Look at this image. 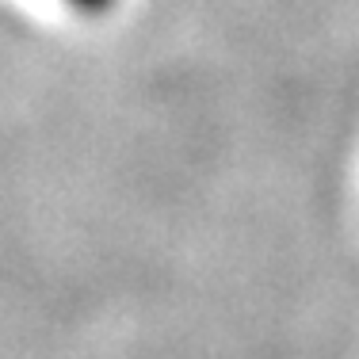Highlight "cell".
Segmentation results:
<instances>
[{"label":"cell","mask_w":359,"mask_h":359,"mask_svg":"<svg viewBox=\"0 0 359 359\" xmlns=\"http://www.w3.org/2000/svg\"><path fill=\"white\" fill-rule=\"evenodd\" d=\"M62 4L73 8V12H81V15H107L118 0H62Z\"/></svg>","instance_id":"1"}]
</instances>
